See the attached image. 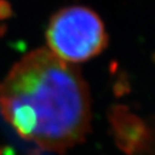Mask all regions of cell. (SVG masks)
Wrapping results in <instances>:
<instances>
[{"mask_svg":"<svg viewBox=\"0 0 155 155\" xmlns=\"http://www.w3.org/2000/svg\"><path fill=\"white\" fill-rule=\"evenodd\" d=\"M0 113L22 138L62 154L86 138L91 97L76 67L39 48L0 82Z\"/></svg>","mask_w":155,"mask_h":155,"instance_id":"cell-1","label":"cell"},{"mask_svg":"<svg viewBox=\"0 0 155 155\" xmlns=\"http://www.w3.org/2000/svg\"><path fill=\"white\" fill-rule=\"evenodd\" d=\"M46 41L47 50L54 55L69 63H79L105 50L108 35L97 13L83 6H71L52 17Z\"/></svg>","mask_w":155,"mask_h":155,"instance_id":"cell-2","label":"cell"},{"mask_svg":"<svg viewBox=\"0 0 155 155\" xmlns=\"http://www.w3.org/2000/svg\"><path fill=\"white\" fill-rule=\"evenodd\" d=\"M111 127L118 147L127 155L152 154V134L137 116L118 108L111 114Z\"/></svg>","mask_w":155,"mask_h":155,"instance_id":"cell-3","label":"cell"}]
</instances>
